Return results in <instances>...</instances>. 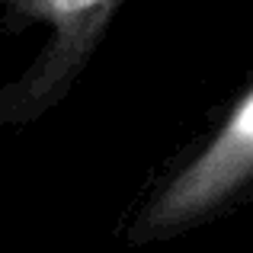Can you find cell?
I'll list each match as a JSON object with an SVG mask.
<instances>
[{
    "instance_id": "1",
    "label": "cell",
    "mask_w": 253,
    "mask_h": 253,
    "mask_svg": "<svg viewBox=\"0 0 253 253\" xmlns=\"http://www.w3.org/2000/svg\"><path fill=\"white\" fill-rule=\"evenodd\" d=\"M122 0H0L13 26H45L48 39L13 86L0 90V125L32 122L64 96L90 61Z\"/></svg>"
},
{
    "instance_id": "2",
    "label": "cell",
    "mask_w": 253,
    "mask_h": 253,
    "mask_svg": "<svg viewBox=\"0 0 253 253\" xmlns=\"http://www.w3.org/2000/svg\"><path fill=\"white\" fill-rule=\"evenodd\" d=\"M253 183V86L237 99L221 128L154 196L135 221L131 241H157L224 209Z\"/></svg>"
}]
</instances>
